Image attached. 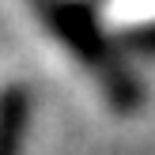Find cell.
I'll use <instances>...</instances> for the list:
<instances>
[{"instance_id": "cell-1", "label": "cell", "mask_w": 155, "mask_h": 155, "mask_svg": "<svg viewBox=\"0 0 155 155\" xmlns=\"http://www.w3.org/2000/svg\"><path fill=\"white\" fill-rule=\"evenodd\" d=\"M19 117H23L19 95H8L4 102H0V155H12V148H15V133H19Z\"/></svg>"}]
</instances>
